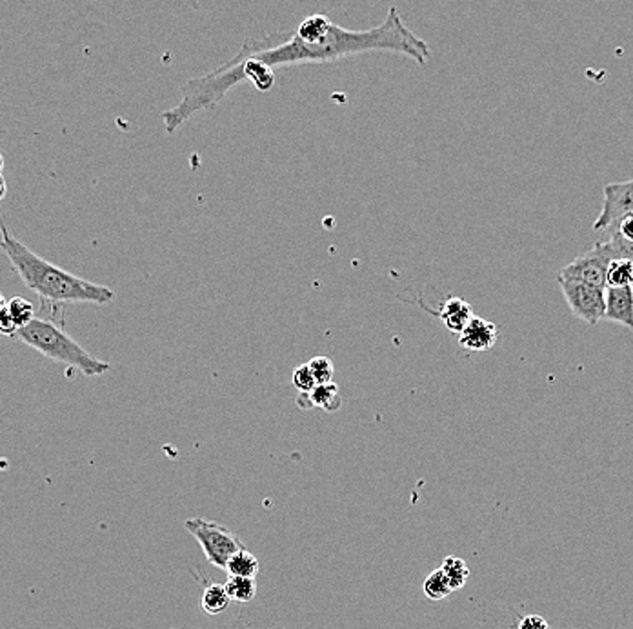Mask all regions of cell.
<instances>
[{"label": "cell", "instance_id": "7", "mask_svg": "<svg viewBox=\"0 0 633 629\" xmlns=\"http://www.w3.org/2000/svg\"><path fill=\"white\" fill-rule=\"evenodd\" d=\"M602 208L593 222L595 231L609 230L618 219L633 215V179L626 182H609L602 190Z\"/></svg>", "mask_w": 633, "mask_h": 629}, {"label": "cell", "instance_id": "25", "mask_svg": "<svg viewBox=\"0 0 633 629\" xmlns=\"http://www.w3.org/2000/svg\"><path fill=\"white\" fill-rule=\"evenodd\" d=\"M6 306V300H5V295L3 293H0V310H3Z\"/></svg>", "mask_w": 633, "mask_h": 629}, {"label": "cell", "instance_id": "9", "mask_svg": "<svg viewBox=\"0 0 633 629\" xmlns=\"http://www.w3.org/2000/svg\"><path fill=\"white\" fill-rule=\"evenodd\" d=\"M604 319L633 331V286L604 290Z\"/></svg>", "mask_w": 633, "mask_h": 629}, {"label": "cell", "instance_id": "15", "mask_svg": "<svg viewBox=\"0 0 633 629\" xmlns=\"http://www.w3.org/2000/svg\"><path fill=\"white\" fill-rule=\"evenodd\" d=\"M224 587L230 598L237 604H250L257 595V580L250 576H230Z\"/></svg>", "mask_w": 633, "mask_h": 629}, {"label": "cell", "instance_id": "11", "mask_svg": "<svg viewBox=\"0 0 633 629\" xmlns=\"http://www.w3.org/2000/svg\"><path fill=\"white\" fill-rule=\"evenodd\" d=\"M297 406L301 409H315L322 408L328 413L339 411L342 406V398L339 393V386L335 382L317 384L310 393H299Z\"/></svg>", "mask_w": 633, "mask_h": 629}, {"label": "cell", "instance_id": "24", "mask_svg": "<svg viewBox=\"0 0 633 629\" xmlns=\"http://www.w3.org/2000/svg\"><path fill=\"white\" fill-rule=\"evenodd\" d=\"M6 193H8V184H6L5 175L0 173V202H3V201L6 199Z\"/></svg>", "mask_w": 633, "mask_h": 629}, {"label": "cell", "instance_id": "12", "mask_svg": "<svg viewBox=\"0 0 633 629\" xmlns=\"http://www.w3.org/2000/svg\"><path fill=\"white\" fill-rule=\"evenodd\" d=\"M609 248L615 259H626L633 262V215H626L618 219L609 228Z\"/></svg>", "mask_w": 633, "mask_h": 629}, {"label": "cell", "instance_id": "2", "mask_svg": "<svg viewBox=\"0 0 633 629\" xmlns=\"http://www.w3.org/2000/svg\"><path fill=\"white\" fill-rule=\"evenodd\" d=\"M0 250H3L21 277L25 286L35 291L43 300L55 304H110L115 299V291L88 282L70 271H64L14 237L0 219Z\"/></svg>", "mask_w": 633, "mask_h": 629}, {"label": "cell", "instance_id": "3", "mask_svg": "<svg viewBox=\"0 0 633 629\" xmlns=\"http://www.w3.org/2000/svg\"><path fill=\"white\" fill-rule=\"evenodd\" d=\"M15 337L45 357L63 362L86 377H99L112 369L108 362L88 353L63 328L46 319H34L25 328H19Z\"/></svg>", "mask_w": 633, "mask_h": 629}, {"label": "cell", "instance_id": "26", "mask_svg": "<svg viewBox=\"0 0 633 629\" xmlns=\"http://www.w3.org/2000/svg\"><path fill=\"white\" fill-rule=\"evenodd\" d=\"M3 170H5V157L3 153H0V173H3Z\"/></svg>", "mask_w": 633, "mask_h": 629}, {"label": "cell", "instance_id": "22", "mask_svg": "<svg viewBox=\"0 0 633 629\" xmlns=\"http://www.w3.org/2000/svg\"><path fill=\"white\" fill-rule=\"evenodd\" d=\"M17 333V326L8 311V308L5 306L3 310H0V335H5V337H15Z\"/></svg>", "mask_w": 633, "mask_h": 629}, {"label": "cell", "instance_id": "20", "mask_svg": "<svg viewBox=\"0 0 633 629\" xmlns=\"http://www.w3.org/2000/svg\"><path fill=\"white\" fill-rule=\"evenodd\" d=\"M312 373H313V378L317 384H328V382H333V373H335V368H333V362L328 359V357H313L310 362H308Z\"/></svg>", "mask_w": 633, "mask_h": 629}, {"label": "cell", "instance_id": "8", "mask_svg": "<svg viewBox=\"0 0 633 629\" xmlns=\"http://www.w3.org/2000/svg\"><path fill=\"white\" fill-rule=\"evenodd\" d=\"M497 326L486 319L473 315L471 320L459 333V346L470 353H482L491 349L497 344Z\"/></svg>", "mask_w": 633, "mask_h": 629}, {"label": "cell", "instance_id": "16", "mask_svg": "<svg viewBox=\"0 0 633 629\" xmlns=\"http://www.w3.org/2000/svg\"><path fill=\"white\" fill-rule=\"evenodd\" d=\"M633 286V262L626 259H613L606 273V288Z\"/></svg>", "mask_w": 633, "mask_h": 629}, {"label": "cell", "instance_id": "23", "mask_svg": "<svg viewBox=\"0 0 633 629\" xmlns=\"http://www.w3.org/2000/svg\"><path fill=\"white\" fill-rule=\"evenodd\" d=\"M517 629H548V622L540 614H526L519 620Z\"/></svg>", "mask_w": 633, "mask_h": 629}, {"label": "cell", "instance_id": "17", "mask_svg": "<svg viewBox=\"0 0 633 629\" xmlns=\"http://www.w3.org/2000/svg\"><path fill=\"white\" fill-rule=\"evenodd\" d=\"M440 571L444 573V576L448 578L450 585L453 591L464 587V584L468 582L470 578V567L468 564L459 558V556H446L440 564Z\"/></svg>", "mask_w": 633, "mask_h": 629}, {"label": "cell", "instance_id": "13", "mask_svg": "<svg viewBox=\"0 0 633 629\" xmlns=\"http://www.w3.org/2000/svg\"><path fill=\"white\" fill-rule=\"evenodd\" d=\"M230 595L224 587V584H208L201 596V607L208 614H221L230 607Z\"/></svg>", "mask_w": 633, "mask_h": 629}, {"label": "cell", "instance_id": "1", "mask_svg": "<svg viewBox=\"0 0 633 629\" xmlns=\"http://www.w3.org/2000/svg\"><path fill=\"white\" fill-rule=\"evenodd\" d=\"M364 52L399 54L419 66H426L431 57L430 44L406 26L395 6L388 10L379 26L370 30H346L333 23L330 34L317 43L304 41L295 30H277L246 39L237 55L255 59L273 70L288 64H326Z\"/></svg>", "mask_w": 633, "mask_h": 629}, {"label": "cell", "instance_id": "5", "mask_svg": "<svg viewBox=\"0 0 633 629\" xmlns=\"http://www.w3.org/2000/svg\"><path fill=\"white\" fill-rule=\"evenodd\" d=\"M615 259L608 241L597 242L589 251L584 255H579L575 260L566 264L560 271L557 280H573V282H584L589 286H597L606 290V273L609 262Z\"/></svg>", "mask_w": 633, "mask_h": 629}, {"label": "cell", "instance_id": "4", "mask_svg": "<svg viewBox=\"0 0 633 629\" xmlns=\"http://www.w3.org/2000/svg\"><path fill=\"white\" fill-rule=\"evenodd\" d=\"M184 527L199 542L208 562L213 567L224 569L228 560L237 551L244 549V544L232 529H228L226 526L213 522L210 518H203V516L188 518L184 522Z\"/></svg>", "mask_w": 633, "mask_h": 629}, {"label": "cell", "instance_id": "14", "mask_svg": "<svg viewBox=\"0 0 633 629\" xmlns=\"http://www.w3.org/2000/svg\"><path fill=\"white\" fill-rule=\"evenodd\" d=\"M224 569L228 571L230 576H250V578H255L259 575L261 564H259V558L244 547V549L237 551L228 560Z\"/></svg>", "mask_w": 633, "mask_h": 629}, {"label": "cell", "instance_id": "6", "mask_svg": "<svg viewBox=\"0 0 633 629\" xmlns=\"http://www.w3.org/2000/svg\"><path fill=\"white\" fill-rule=\"evenodd\" d=\"M559 286L568 308L579 320L586 322L588 326H597L604 319L602 288L573 280H559Z\"/></svg>", "mask_w": 633, "mask_h": 629}, {"label": "cell", "instance_id": "10", "mask_svg": "<svg viewBox=\"0 0 633 629\" xmlns=\"http://www.w3.org/2000/svg\"><path fill=\"white\" fill-rule=\"evenodd\" d=\"M428 311L433 313L444 324V328L448 331L457 333V335L464 329V326L473 317L471 304L460 297H448L439 311H431V310H428Z\"/></svg>", "mask_w": 633, "mask_h": 629}, {"label": "cell", "instance_id": "18", "mask_svg": "<svg viewBox=\"0 0 633 629\" xmlns=\"http://www.w3.org/2000/svg\"><path fill=\"white\" fill-rule=\"evenodd\" d=\"M451 591H453V589H451L448 578L444 576V573L440 571V567L435 569V571H431V573L426 576L424 584H422V593H424L430 600H442V598L450 596Z\"/></svg>", "mask_w": 633, "mask_h": 629}, {"label": "cell", "instance_id": "19", "mask_svg": "<svg viewBox=\"0 0 633 629\" xmlns=\"http://www.w3.org/2000/svg\"><path fill=\"white\" fill-rule=\"evenodd\" d=\"M17 329L25 328L26 324H30L35 319V311H34V304L30 300H26L25 297H14L8 304H6Z\"/></svg>", "mask_w": 633, "mask_h": 629}, {"label": "cell", "instance_id": "21", "mask_svg": "<svg viewBox=\"0 0 633 629\" xmlns=\"http://www.w3.org/2000/svg\"><path fill=\"white\" fill-rule=\"evenodd\" d=\"M292 382H293V386L299 389V393H310V391L317 386V382H315V378H313V373H312L308 362H306V364H301V366H297V368L293 369Z\"/></svg>", "mask_w": 633, "mask_h": 629}]
</instances>
